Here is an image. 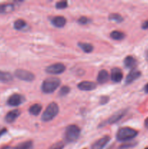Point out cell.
Masks as SVG:
<instances>
[{
  "label": "cell",
  "mask_w": 148,
  "mask_h": 149,
  "mask_svg": "<svg viewBox=\"0 0 148 149\" xmlns=\"http://www.w3.org/2000/svg\"><path fill=\"white\" fill-rule=\"evenodd\" d=\"M64 148V143L62 142H57L53 144L52 146L49 147L48 149H62Z\"/></svg>",
  "instance_id": "cell-27"
},
{
  "label": "cell",
  "mask_w": 148,
  "mask_h": 149,
  "mask_svg": "<svg viewBox=\"0 0 148 149\" xmlns=\"http://www.w3.org/2000/svg\"><path fill=\"white\" fill-rule=\"evenodd\" d=\"M65 70V66L64 64L58 63L53 65H50L46 68V72L49 74H59L64 72Z\"/></svg>",
  "instance_id": "cell-6"
},
{
  "label": "cell",
  "mask_w": 148,
  "mask_h": 149,
  "mask_svg": "<svg viewBox=\"0 0 148 149\" xmlns=\"http://www.w3.org/2000/svg\"><path fill=\"white\" fill-rule=\"evenodd\" d=\"M142 28L143 29H148V20L143 22V23L142 25Z\"/></svg>",
  "instance_id": "cell-30"
},
{
  "label": "cell",
  "mask_w": 148,
  "mask_h": 149,
  "mask_svg": "<svg viewBox=\"0 0 148 149\" xmlns=\"http://www.w3.org/2000/svg\"><path fill=\"white\" fill-rule=\"evenodd\" d=\"M145 126L148 129V118H147L146 119H145Z\"/></svg>",
  "instance_id": "cell-34"
},
{
  "label": "cell",
  "mask_w": 148,
  "mask_h": 149,
  "mask_svg": "<svg viewBox=\"0 0 148 149\" xmlns=\"http://www.w3.org/2000/svg\"><path fill=\"white\" fill-rule=\"evenodd\" d=\"M7 132V130H6L5 128L0 130V136H1V135H2L3 134H4V132Z\"/></svg>",
  "instance_id": "cell-31"
},
{
  "label": "cell",
  "mask_w": 148,
  "mask_h": 149,
  "mask_svg": "<svg viewBox=\"0 0 148 149\" xmlns=\"http://www.w3.org/2000/svg\"><path fill=\"white\" fill-rule=\"evenodd\" d=\"M13 77L11 74L9 72H5V71H0V81L1 82H10L12 81Z\"/></svg>",
  "instance_id": "cell-17"
},
{
  "label": "cell",
  "mask_w": 148,
  "mask_h": 149,
  "mask_svg": "<svg viewBox=\"0 0 148 149\" xmlns=\"http://www.w3.org/2000/svg\"><path fill=\"white\" fill-rule=\"evenodd\" d=\"M123 74L121 70L118 68H114L111 71V80L113 82L118 83L123 79Z\"/></svg>",
  "instance_id": "cell-10"
},
{
  "label": "cell",
  "mask_w": 148,
  "mask_h": 149,
  "mask_svg": "<svg viewBox=\"0 0 148 149\" xmlns=\"http://www.w3.org/2000/svg\"><path fill=\"white\" fill-rule=\"evenodd\" d=\"M33 142L31 141H28L20 143L16 148L17 149H33Z\"/></svg>",
  "instance_id": "cell-22"
},
{
  "label": "cell",
  "mask_w": 148,
  "mask_h": 149,
  "mask_svg": "<svg viewBox=\"0 0 148 149\" xmlns=\"http://www.w3.org/2000/svg\"><path fill=\"white\" fill-rule=\"evenodd\" d=\"M1 149H17L16 147H12V146H4Z\"/></svg>",
  "instance_id": "cell-32"
},
{
  "label": "cell",
  "mask_w": 148,
  "mask_h": 149,
  "mask_svg": "<svg viewBox=\"0 0 148 149\" xmlns=\"http://www.w3.org/2000/svg\"><path fill=\"white\" fill-rule=\"evenodd\" d=\"M109 97L107 96H102L101 98H100V104L104 105L108 102Z\"/></svg>",
  "instance_id": "cell-29"
},
{
  "label": "cell",
  "mask_w": 148,
  "mask_h": 149,
  "mask_svg": "<svg viewBox=\"0 0 148 149\" xmlns=\"http://www.w3.org/2000/svg\"><path fill=\"white\" fill-rule=\"evenodd\" d=\"M126 113V110H120L119 111L116 112L113 115L110 119L107 120V123L108 124H114L118 122L119 120L122 119L123 116H125Z\"/></svg>",
  "instance_id": "cell-13"
},
{
  "label": "cell",
  "mask_w": 148,
  "mask_h": 149,
  "mask_svg": "<svg viewBox=\"0 0 148 149\" xmlns=\"http://www.w3.org/2000/svg\"><path fill=\"white\" fill-rule=\"evenodd\" d=\"M24 101V97L20 94L15 93L7 100V104L10 106H18Z\"/></svg>",
  "instance_id": "cell-7"
},
{
  "label": "cell",
  "mask_w": 148,
  "mask_h": 149,
  "mask_svg": "<svg viewBox=\"0 0 148 149\" xmlns=\"http://www.w3.org/2000/svg\"><path fill=\"white\" fill-rule=\"evenodd\" d=\"M97 87V84L92 81H84L78 84V88L82 91H91Z\"/></svg>",
  "instance_id": "cell-9"
},
{
  "label": "cell",
  "mask_w": 148,
  "mask_h": 149,
  "mask_svg": "<svg viewBox=\"0 0 148 149\" xmlns=\"http://www.w3.org/2000/svg\"><path fill=\"white\" fill-rule=\"evenodd\" d=\"M145 149H148V148H145Z\"/></svg>",
  "instance_id": "cell-37"
},
{
  "label": "cell",
  "mask_w": 148,
  "mask_h": 149,
  "mask_svg": "<svg viewBox=\"0 0 148 149\" xmlns=\"http://www.w3.org/2000/svg\"><path fill=\"white\" fill-rule=\"evenodd\" d=\"M55 7L57 9H65L66 7H68V2L66 1H58L55 4Z\"/></svg>",
  "instance_id": "cell-26"
},
{
  "label": "cell",
  "mask_w": 148,
  "mask_h": 149,
  "mask_svg": "<svg viewBox=\"0 0 148 149\" xmlns=\"http://www.w3.org/2000/svg\"><path fill=\"white\" fill-rule=\"evenodd\" d=\"M14 10V5L11 4H0V14L11 13Z\"/></svg>",
  "instance_id": "cell-19"
},
{
  "label": "cell",
  "mask_w": 148,
  "mask_h": 149,
  "mask_svg": "<svg viewBox=\"0 0 148 149\" xmlns=\"http://www.w3.org/2000/svg\"><path fill=\"white\" fill-rule=\"evenodd\" d=\"M78 47L84 51V52H86V53H89L93 51V47L92 45L89 43H86V42H80L78 44Z\"/></svg>",
  "instance_id": "cell-20"
},
{
  "label": "cell",
  "mask_w": 148,
  "mask_h": 149,
  "mask_svg": "<svg viewBox=\"0 0 148 149\" xmlns=\"http://www.w3.org/2000/svg\"><path fill=\"white\" fill-rule=\"evenodd\" d=\"M26 26V23L23 19H17L14 23V28L16 30H22Z\"/></svg>",
  "instance_id": "cell-23"
},
{
  "label": "cell",
  "mask_w": 148,
  "mask_h": 149,
  "mask_svg": "<svg viewBox=\"0 0 148 149\" xmlns=\"http://www.w3.org/2000/svg\"><path fill=\"white\" fill-rule=\"evenodd\" d=\"M146 59L148 61V50L147 51V52H146Z\"/></svg>",
  "instance_id": "cell-36"
},
{
  "label": "cell",
  "mask_w": 148,
  "mask_h": 149,
  "mask_svg": "<svg viewBox=\"0 0 148 149\" xmlns=\"http://www.w3.org/2000/svg\"><path fill=\"white\" fill-rule=\"evenodd\" d=\"M109 79V74L106 70H101L99 72L98 76H97V80L98 81V83L100 84H104Z\"/></svg>",
  "instance_id": "cell-16"
},
{
  "label": "cell",
  "mask_w": 148,
  "mask_h": 149,
  "mask_svg": "<svg viewBox=\"0 0 148 149\" xmlns=\"http://www.w3.org/2000/svg\"><path fill=\"white\" fill-rule=\"evenodd\" d=\"M78 23L81 25H86L88 24L89 22H90V20L86 17H81L78 20Z\"/></svg>",
  "instance_id": "cell-28"
},
{
  "label": "cell",
  "mask_w": 148,
  "mask_h": 149,
  "mask_svg": "<svg viewBox=\"0 0 148 149\" xmlns=\"http://www.w3.org/2000/svg\"><path fill=\"white\" fill-rule=\"evenodd\" d=\"M138 132L130 127H122L118 131L116 138L118 141H128L136 137Z\"/></svg>",
  "instance_id": "cell-2"
},
{
  "label": "cell",
  "mask_w": 148,
  "mask_h": 149,
  "mask_svg": "<svg viewBox=\"0 0 148 149\" xmlns=\"http://www.w3.org/2000/svg\"><path fill=\"white\" fill-rule=\"evenodd\" d=\"M141 77V72L136 69H132L126 78V84H129L133 82Z\"/></svg>",
  "instance_id": "cell-11"
},
{
  "label": "cell",
  "mask_w": 148,
  "mask_h": 149,
  "mask_svg": "<svg viewBox=\"0 0 148 149\" xmlns=\"http://www.w3.org/2000/svg\"><path fill=\"white\" fill-rule=\"evenodd\" d=\"M59 112V106L56 103H49L41 116V120L44 122L52 120Z\"/></svg>",
  "instance_id": "cell-3"
},
{
  "label": "cell",
  "mask_w": 148,
  "mask_h": 149,
  "mask_svg": "<svg viewBox=\"0 0 148 149\" xmlns=\"http://www.w3.org/2000/svg\"><path fill=\"white\" fill-rule=\"evenodd\" d=\"M108 18L109 20H113V21L116 22V23H120L123 20V17L120 15L118 14V13H112L109 15Z\"/></svg>",
  "instance_id": "cell-24"
},
{
  "label": "cell",
  "mask_w": 148,
  "mask_h": 149,
  "mask_svg": "<svg viewBox=\"0 0 148 149\" xmlns=\"http://www.w3.org/2000/svg\"><path fill=\"white\" fill-rule=\"evenodd\" d=\"M60 85V79L57 77H49L44 80L41 84V90L46 94L53 93Z\"/></svg>",
  "instance_id": "cell-1"
},
{
  "label": "cell",
  "mask_w": 148,
  "mask_h": 149,
  "mask_svg": "<svg viewBox=\"0 0 148 149\" xmlns=\"http://www.w3.org/2000/svg\"><path fill=\"white\" fill-rule=\"evenodd\" d=\"M51 23L55 27L62 28L66 23V19L63 16H55L52 18Z\"/></svg>",
  "instance_id": "cell-14"
},
{
  "label": "cell",
  "mask_w": 148,
  "mask_h": 149,
  "mask_svg": "<svg viewBox=\"0 0 148 149\" xmlns=\"http://www.w3.org/2000/svg\"><path fill=\"white\" fill-rule=\"evenodd\" d=\"M70 92V87H67V86H64V87H61L60 90L59 92V95L61 96H65L66 95H68Z\"/></svg>",
  "instance_id": "cell-25"
},
{
  "label": "cell",
  "mask_w": 148,
  "mask_h": 149,
  "mask_svg": "<svg viewBox=\"0 0 148 149\" xmlns=\"http://www.w3.org/2000/svg\"><path fill=\"white\" fill-rule=\"evenodd\" d=\"M124 65L126 68L133 69L137 65V61L133 56H127L124 59Z\"/></svg>",
  "instance_id": "cell-15"
},
{
  "label": "cell",
  "mask_w": 148,
  "mask_h": 149,
  "mask_svg": "<svg viewBox=\"0 0 148 149\" xmlns=\"http://www.w3.org/2000/svg\"><path fill=\"white\" fill-rule=\"evenodd\" d=\"M20 114V111L17 110V109H15V110H12L11 111L8 112L7 113L5 116V121L7 123H12L14 122L16 119H17L19 116Z\"/></svg>",
  "instance_id": "cell-12"
},
{
  "label": "cell",
  "mask_w": 148,
  "mask_h": 149,
  "mask_svg": "<svg viewBox=\"0 0 148 149\" xmlns=\"http://www.w3.org/2000/svg\"><path fill=\"white\" fill-rule=\"evenodd\" d=\"M130 146H132V144H128V145H123L121 146V148H128V147H130Z\"/></svg>",
  "instance_id": "cell-33"
},
{
  "label": "cell",
  "mask_w": 148,
  "mask_h": 149,
  "mask_svg": "<svg viewBox=\"0 0 148 149\" xmlns=\"http://www.w3.org/2000/svg\"><path fill=\"white\" fill-rule=\"evenodd\" d=\"M110 37L114 40L120 41L125 38V34L120 31H113L110 33Z\"/></svg>",
  "instance_id": "cell-21"
},
{
  "label": "cell",
  "mask_w": 148,
  "mask_h": 149,
  "mask_svg": "<svg viewBox=\"0 0 148 149\" xmlns=\"http://www.w3.org/2000/svg\"><path fill=\"white\" fill-rule=\"evenodd\" d=\"M15 76L19 79L26 81H32L35 79V75L33 73L24 69L16 70L15 72Z\"/></svg>",
  "instance_id": "cell-5"
},
{
  "label": "cell",
  "mask_w": 148,
  "mask_h": 149,
  "mask_svg": "<svg viewBox=\"0 0 148 149\" xmlns=\"http://www.w3.org/2000/svg\"><path fill=\"white\" fill-rule=\"evenodd\" d=\"M110 138L108 135H104L102 138L99 139L91 146V149H103L105 147V146L110 141Z\"/></svg>",
  "instance_id": "cell-8"
},
{
  "label": "cell",
  "mask_w": 148,
  "mask_h": 149,
  "mask_svg": "<svg viewBox=\"0 0 148 149\" xmlns=\"http://www.w3.org/2000/svg\"><path fill=\"white\" fill-rule=\"evenodd\" d=\"M80 130L79 127L76 125H71L67 127L65 132V138L67 142L72 143L76 141L80 136Z\"/></svg>",
  "instance_id": "cell-4"
},
{
  "label": "cell",
  "mask_w": 148,
  "mask_h": 149,
  "mask_svg": "<svg viewBox=\"0 0 148 149\" xmlns=\"http://www.w3.org/2000/svg\"><path fill=\"white\" fill-rule=\"evenodd\" d=\"M145 91L146 93H148V84H147L145 87Z\"/></svg>",
  "instance_id": "cell-35"
},
{
  "label": "cell",
  "mask_w": 148,
  "mask_h": 149,
  "mask_svg": "<svg viewBox=\"0 0 148 149\" xmlns=\"http://www.w3.org/2000/svg\"><path fill=\"white\" fill-rule=\"evenodd\" d=\"M42 109V106L40 104H33L29 109V113L33 116H38L41 113Z\"/></svg>",
  "instance_id": "cell-18"
}]
</instances>
